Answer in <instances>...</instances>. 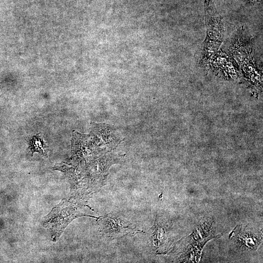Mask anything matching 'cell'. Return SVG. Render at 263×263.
Wrapping results in <instances>:
<instances>
[{
	"instance_id": "6da1fadb",
	"label": "cell",
	"mask_w": 263,
	"mask_h": 263,
	"mask_svg": "<svg viewBox=\"0 0 263 263\" xmlns=\"http://www.w3.org/2000/svg\"><path fill=\"white\" fill-rule=\"evenodd\" d=\"M205 7L207 37L202 47L201 61L207 62L222 42L223 27L221 18L212 1L206 0Z\"/></svg>"
},
{
	"instance_id": "7a4b0ae2",
	"label": "cell",
	"mask_w": 263,
	"mask_h": 263,
	"mask_svg": "<svg viewBox=\"0 0 263 263\" xmlns=\"http://www.w3.org/2000/svg\"><path fill=\"white\" fill-rule=\"evenodd\" d=\"M98 219V225L100 232L104 237L109 239L120 238L143 232L115 211H112Z\"/></svg>"
},
{
	"instance_id": "3957f363",
	"label": "cell",
	"mask_w": 263,
	"mask_h": 263,
	"mask_svg": "<svg viewBox=\"0 0 263 263\" xmlns=\"http://www.w3.org/2000/svg\"><path fill=\"white\" fill-rule=\"evenodd\" d=\"M84 216L92 217L81 211L80 207L76 203L64 200L57 207L53 208L45 223H47L48 225H52V228L57 234L61 233L74 219Z\"/></svg>"
},
{
	"instance_id": "277c9868",
	"label": "cell",
	"mask_w": 263,
	"mask_h": 263,
	"mask_svg": "<svg viewBox=\"0 0 263 263\" xmlns=\"http://www.w3.org/2000/svg\"><path fill=\"white\" fill-rule=\"evenodd\" d=\"M29 148L32 153L38 152L42 154H45V149L48 147L44 141L38 134L34 135L28 140Z\"/></svg>"
}]
</instances>
